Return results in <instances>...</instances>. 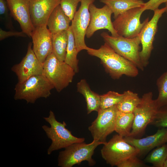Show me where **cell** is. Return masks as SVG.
Segmentation results:
<instances>
[{
	"label": "cell",
	"instance_id": "1",
	"mask_svg": "<svg viewBox=\"0 0 167 167\" xmlns=\"http://www.w3.org/2000/svg\"><path fill=\"white\" fill-rule=\"evenodd\" d=\"M88 54L99 58L105 71L113 79L120 78L122 75L135 77L139 74L138 68L132 62L122 56L107 43L97 49L88 47Z\"/></svg>",
	"mask_w": 167,
	"mask_h": 167
},
{
	"label": "cell",
	"instance_id": "2",
	"mask_svg": "<svg viewBox=\"0 0 167 167\" xmlns=\"http://www.w3.org/2000/svg\"><path fill=\"white\" fill-rule=\"evenodd\" d=\"M44 119L50 125V127L46 125L42 126L48 138L52 141L47 150L48 155L51 154L54 151L65 148L74 143L84 141V138H78L73 135L71 132L66 127V122L63 121L61 123L58 121L52 110L50 111L48 117H44Z\"/></svg>",
	"mask_w": 167,
	"mask_h": 167
},
{
	"label": "cell",
	"instance_id": "3",
	"mask_svg": "<svg viewBox=\"0 0 167 167\" xmlns=\"http://www.w3.org/2000/svg\"><path fill=\"white\" fill-rule=\"evenodd\" d=\"M54 87L43 75L32 76L24 81L18 82L15 88L14 99L24 100L34 104L40 98H46L51 94Z\"/></svg>",
	"mask_w": 167,
	"mask_h": 167
},
{
	"label": "cell",
	"instance_id": "4",
	"mask_svg": "<svg viewBox=\"0 0 167 167\" xmlns=\"http://www.w3.org/2000/svg\"><path fill=\"white\" fill-rule=\"evenodd\" d=\"M76 73L64 61L59 60L53 53L43 63V75L60 92L72 82Z\"/></svg>",
	"mask_w": 167,
	"mask_h": 167
},
{
	"label": "cell",
	"instance_id": "5",
	"mask_svg": "<svg viewBox=\"0 0 167 167\" xmlns=\"http://www.w3.org/2000/svg\"><path fill=\"white\" fill-rule=\"evenodd\" d=\"M104 143L98 140L93 139L90 143L84 142L75 143L65 148L59 152L58 165L61 167H72L76 164L86 161L90 166H93L96 161L92 158L96 147Z\"/></svg>",
	"mask_w": 167,
	"mask_h": 167
},
{
	"label": "cell",
	"instance_id": "6",
	"mask_svg": "<svg viewBox=\"0 0 167 167\" xmlns=\"http://www.w3.org/2000/svg\"><path fill=\"white\" fill-rule=\"evenodd\" d=\"M159 110L155 100L153 99L152 92L144 94L133 113V124L128 136L138 138L143 135L147 126L155 119Z\"/></svg>",
	"mask_w": 167,
	"mask_h": 167
},
{
	"label": "cell",
	"instance_id": "7",
	"mask_svg": "<svg viewBox=\"0 0 167 167\" xmlns=\"http://www.w3.org/2000/svg\"><path fill=\"white\" fill-rule=\"evenodd\" d=\"M101 35L105 42L108 44L117 53L133 63L142 71L144 67L140 58V39L139 34L131 38L121 36H114L103 32Z\"/></svg>",
	"mask_w": 167,
	"mask_h": 167
},
{
	"label": "cell",
	"instance_id": "8",
	"mask_svg": "<svg viewBox=\"0 0 167 167\" xmlns=\"http://www.w3.org/2000/svg\"><path fill=\"white\" fill-rule=\"evenodd\" d=\"M104 145L101 150L103 158L112 166H117L128 158L138 156L139 151L127 142L118 134L114 135Z\"/></svg>",
	"mask_w": 167,
	"mask_h": 167
},
{
	"label": "cell",
	"instance_id": "9",
	"mask_svg": "<svg viewBox=\"0 0 167 167\" xmlns=\"http://www.w3.org/2000/svg\"><path fill=\"white\" fill-rule=\"evenodd\" d=\"M145 11L144 7L132 8L115 18L113 24L118 35L129 38L139 35L144 26L149 21L148 18L141 23V15Z\"/></svg>",
	"mask_w": 167,
	"mask_h": 167
},
{
	"label": "cell",
	"instance_id": "10",
	"mask_svg": "<svg viewBox=\"0 0 167 167\" xmlns=\"http://www.w3.org/2000/svg\"><path fill=\"white\" fill-rule=\"evenodd\" d=\"M118 110L117 105L99 110L96 118L88 128L93 139L99 140L104 144L107 142V136L115 131Z\"/></svg>",
	"mask_w": 167,
	"mask_h": 167
},
{
	"label": "cell",
	"instance_id": "11",
	"mask_svg": "<svg viewBox=\"0 0 167 167\" xmlns=\"http://www.w3.org/2000/svg\"><path fill=\"white\" fill-rule=\"evenodd\" d=\"M95 0H81L80 5L71 21V25L78 51L86 50L88 46L85 37L90 21L89 8Z\"/></svg>",
	"mask_w": 167,
	"mask_h": 167
},
{
	"label": "cell",
	"instance_id": "12",
	"mask_svg": "<svg viewBox=\"0 0 167 167\" xmlns=\"http://www.w3.org/2000/svg\"><path fill=\"white\" fill-rule=\"evenodd\" d=\"M166 7L158 8L154 12L151 19L145 25L140 34L142 48L139 55L141 62L144 67L149 63V60L153 49V43L158 29V23L163 14L166 12Z\"/></svg>",
	"mask_w": 167,
	"mask_h": 167
},
{
	"label": "cell",
	"instance_id": "13",
	"mask_svg": "<svg viewBox=\"0 0 167 167\" xmlns=\"http://www.w3.org/2000/svg\"><path fill=\"white\" fill-rule=\"evenodd\" d=\"M90 15V21L86 33V37L90 38L98 30L106 29L114 36L119 35L114 29L111 20L113 13L110 8L105 5L101 8L96 7L92 3L89 8Z\"/></svg>",
	"mask_w": 167,
	"mask_h": 167
},
{
	"label": "cell",
	"instance_id": "14",
	"mask_svg": "<svg viewBox=\"0 0 167 167\" xmlns=\"http://www.w3.org/2000/svg\"><path fill=\"white\" fill-rule=\"evenodd\" d=\"M32 46V43L30 42L25 56L19 63L11 68L17 77L18 82H22L33 75L42 74L43 63L36 57Z\"/></svg>",
	"mask_w": 167,
	"mask_h": 167
},
{
	"label": "cell",
	"instance_id": "15",
	"mask_svg": "<svg viewBox=\"0 0 167 167\" xmlns=\"http://www.w3.org/2000/svg\"><path fill=\"white\" fill-rule=\"evenodd\" d=\"M52 35L46 25L35 27L32 33L33 50L42 63L53 53Z\"/></svg>",
	"mask_w": 167,
	"mask_h": 167
},
{
	"label": "cell",
	"instance_id": "16",
	"mask_svg": "<svg viewBox=\"0 0 167 167\" xmlns=\"http://www.w3.org/2000/svg\"><path fill=\"white\" fill-rule=\"evenodd\" d=\"M10 15L20 25L22 31L31 37L35 28L30 16L29 0H6Z\"/></svg>",
	"mask_w": 167,
	"mask_h": 167
},
{
	"label": "cell",
	"instance_id": "17",
	"mask_svg": "<svg viewBox=\"0 0 167 167\" xmlns=\"http://www.w3.org/2000/svg\"><path fill=\"white\" fill-rule=\"evenodd\" d=\"M60 0H29L31 19L36 27L46 25L50 15Z\"/></svg>",
	"mask_w": 167,
	"mask_h": 167
},
{
	"label": "cell",
	"instance_id": "18",
	"mask_svg": "<svg viewBox=\"0 0 167 167\" xmlns=\"http://www.w3.org/2000/svg\"><path fill=\"white\" fill-rule=\"evenodd\" d=\"M124 138L127 142L139 150L138 156H140L167 143V128L162 127L158 129L155 134L142 138L129 136Z\"/></svg>",
	"mask_w": 167,
	"mask_h": 167
},
{
	"label": "cell",
	"instance_id": "19",
	"mask_svg": "<svg viewBox=\"0 0 167 167\" xmlns=\"http://www.w3.org/2000/svg\"><path fill=\"white\" fill-rule=\"evenodd\" d=\"M71 21L59 5L50 15L47 20V26L50 32L54 34L67 31L70 26V24Z\"/></svg>",
	"mask_w": 167,
	"mask_h": 167
},
{
	"label": "cell",
	"instance_id": "20",
	"mask_svg": "<svg viewBox=\"0 0 167 167\" xmlns=\"http://www.w3.org/2000/svg\"><path fill=\"white\" fill-rule=\"evenodd\" d=\"M78 92L85 98L87 113L93 111L98 112L100 109V95L92 91L85 79H81L77 84Z\"/></svg>",
	"mask_w": 167,
	"mask_h": 167
},
{
	"label": "cell",
	"instance_id": "21",
	"mask_svg": "<svg viewBox=\"0 0 167 167\" xmlns=\"http://www.w3.org/2000/svg\"><path fill=\"white\" fill-rule=\"evenodd\" d=\"M107 5L113 14L114 19L120 14L132 8L143 7L145 2L142 0H100Z\"/></svg>",
	"mask_w": 167,
	"mask_h": 167
},
{
	"label": "cell",
	"instance_id": "22",
	"mask_svg": "<svg viewBox=\"0 0 167 167\" xmlns=\"http://www.w3.org/2000/svg\"><path fill=\"white\" fill-rule=\"evenodd\" d=\"M134 118L133 113H125L118 110L115 131L123 137L129 136L132 129Z\"/></svg>",
	"mask_w": 167,
	"mask_h": 167
},
{
	"label": "cell",
	"instance_id": "23",
	"mask_svg": "<svg viewBox=\"0 0 167 167\" xmlns=\"http://www.w3.org/2000/svg\"><path fill=\"white\" fill-rule=\"evenodd\" d=\"M52 34L53 53L59 60L64 61L68 43L67 31Z\"/></svg>",
	"mask_w": 167,
	"mask_h": 167
},
{
	"label": "cell",
	"instance_id": "24",
	"mask_svg": "<svg viewBox=\"0 0 167 167\" xmlns=\"http://www.w3.org/2000/svg\"><path fill=\"white\" fill-rule=\"evenodd\" d=\"M67 31L68 43L64 62L71 67L76 73H77L79 71V60L77 58V55L79 52L71 26Z\"/></svg>",
	"mask_w": 167,
	"mask_h": 167
},
{
	"label": "cell",
	"instance_id": "25",
	"mask_svg": "<svg viewBox=\"0 0 167 167\" xmlns=\"http://www.w3.org/2000/svg\"><path fill=\"white\" fill-rule=\"evenodd\" d=\"M123 93L122 99L117 105L118 110L125 113H133L139 103L141 98L137 93L129 90Z\"/></svg>",
	"mask_w": 167,
	"mask_h": 167
},
{
	"label": "cell",
	"instance_id": "26",
	"mask_svg": "<svg viewBox=\"0 0 167 167\" xmlns=\"http://www.w3.org/2000/svg\"><path fill=\"white\" fill-rule=\"evenodd\" d=\"M167 157V144H164L154 149L146 157L144 162L154 167H163Z\"/></svg>",
	"mask_w": 167,
	"mask_h": 167
},
{
	"label": "cell",
	"instance_id": "27",
	"mask_svg": "<svg viewBox=\"0 0 167 167\" xmlns=\"http://www.w3.org/2000/svg\"><path fill=\"white\" fill-rule=\"evenodd\" d=\"M156 85L158 92V97L155 99L157 105L159 109L167 108V71L158 78Z\"/></svg>",
	"mask_w": 167,
	"mask_h": 167
},
{
	"label": "cell",
	"instance_id": "28",
	"mask_svg": "<svg viewBox=\"0 0 167 167\" xmlns=\"http://www.w3.org/2000/svg\"><path fill=\"white\" fill-rule=\"evenodd\" d=\"M123 96V93L120 94L113 91H109L100 95V109H106L117 105Z\"/></svg>",
	"mask_w": 167,
	"mask_h": 167
},
{
	"label": "cell",
	"instance_id": "29",
	"mask_svg": "<svg viewBox=\"0 0 167 167\" xmlns=\"http://www.w3.org/2000/svg\"><path fill=\"white\" fill-rule=\"evenodd\" d=\"M81 0H60V5L65 14L72 21Z\"/></svg>",
	"mask_w": 167,
	"mask_h": 167
},
{
	"label": "cell",
	"instance_id": "30",
	"mask_svg": "<svg viewBox=\"0 0 167 167\" xmlns=\"http://www.w3.org/2000/svg\"><path fill=\"white\" fill-rule=\"evenodd\" d=\"M152 124L157 127L167 128V108L159 109Z\"/></svg>",
	"mask_w": 167,
	"mask_h": 167
},
{
	"label": "cell",
	"instance_id": "31",
	"mask_svg": "<svg viewBox=\"0 0 167 167\" xmlns=\"http://www.w3.org/2000/svg\"><path fill=\"white\" fill-rule=\"evenodd\" d=\"M147 165L141 160L139 159L137 156L128 158L122 162L117 166L118 167H143Z\"/></svg>",
	"mask_w": 167,
	"mask_h": 167
},
{
	"label": "cell",
	"instance_id": "32",
	"mask_svg": "<svg viewBox=\"0 0 167 167\" xmlns=\"http://www.w3.org/2000/svg\"><path fill=\"white\" fill-rule=\"evenodd\" d=\"M27 35L22 31L17 32L13 31H6L0 29V40L1 41L7 37L11 36L25 37Z\"/></svg>",
	"mask_w": 167,
	"mask_h": 167
},
{
	"label": "cell",
	"instance_id": "33",
	"mask_svg": "<svg viewBox=\"0 0 167 167\" xmlns=\"http://www.w3.org/2000/svg\"><path fill=\"white\" fill-rule=\"evenodd\" d=\"M167 2V0H149L145 3L144 7L145 10H151L154 11L159 8L162 4Z\"/></svg>",
	"mask_w": 167,
	"mask_h": 167
},
{
	"label": "cell",
	"instance_id": "34",
	"mask_svg": "<svg viewBox=\"0 0 167 167\" xmlns=\"http://www.w3.org/2000/svg\"><path fill=\"white\" fill-rule=\"evenodd\" d=\"M9 9L6 0H0V14L7 15Z\"/></svg>",
	"mask_w": 167,
	"mask_h": 167
},
{
	"label": "cell",
	"instance_id": "35",
	"mask_svg": "<svg viewBox=\"0 0 167 167\" xmlns=\"http://www.w3.org/2000/svg\"><path fill=\"white\" fill-rule=\"evenodd\" d=\"M163 167H167V157L164 163Z\"/></svg>",
	"mask_w": 167,
	"mask_h": 167
},
{
	"label": "cell",
	"instance_id": "36",
	"mask_svg": "<svg viewBox=\"0 0 167 167\" xmlns=\"http://www.w3.org/2000/svg\"><path fill=\"white\" fill-rule=\"evenodd\" d=\"M165 3V7L166 9L165 12H166V13H167V2H166V3Z\"/></svg>",
	"mask_w": 167,
	"mask_h": 167
}]
</instances>
